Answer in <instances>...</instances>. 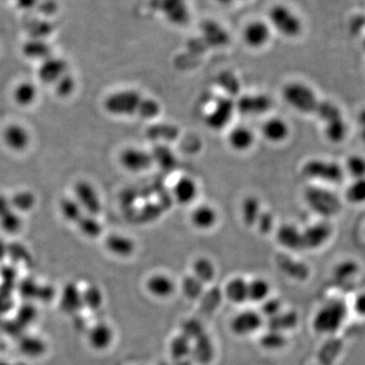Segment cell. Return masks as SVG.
Masks as SVG:
<instances>
[{
    "label": "cell",
    "mask_w": 365,
    "mask_h": 365,
    "mask_svg": "<svg viewBox=\"0 0 365 365\" xmlns=\"http://www.w3.org/2000/svg\"><path fill=\"white\" fill-rule=\"evenodd\" d=\"M267 21L271 29L287 39L300 37L304 30V23L300 16L284 3H275L269 8Z\"/></svg>",
    "instance_id": "obj_1"
},
{
    "label": "cell",
    "mask_w": 365,
    "mask_h": 365,
    "mask_svg": "<svg viewBox=\"0 0 365 365\" xmlns=\"http://www.w3.org/2000/svg\"><path fill=\"white\" fill-rule=\"evenodd\" d=\"M146 98L135 89H121L110 93L104 99V108L113 116H140Z\"/></svg>",
    "instance_id": "obj_2"
},
{
    "label": "cell",
    "mask_w": 365,
    "mask_h": 365,
    "mask_svg": "<svg viewBox=\"0 0 365 365\" xmlns=\"http://www.w3.org/2000/svg\"><path fill=\"white\" fill-rule=\"evenodd\" d=\"M283 98L288 106L302 114L316 113L320 102L316 91L302 81L286 83L283 89Z\"/></svg>",
    "instance_id": "obj_3"
},
{
    "label": "cell",
    "mask_w": 365,
    "mask_h": 365,
    "mask_svg": "<svg viewBox=\"0 0 365 365\" xmlns=\"http://www.w3.org/2000/svg\"><path fill=\"white\" fill-rule=\"evenodd\" d=\"M347 307L341 300H331L316 313L313 328L319 334H333L344 323Z\"/></svg>",
    "instance_id": "obj_4"
},
{
    "label": "cell",
    "mask_w": 365,
    "mask_h": 365,
    "mask_svg": "<svg viewBox=\"0 0 365 365\" xmlns=\"http://www.w3.org/2000/svg\"><path fill=\"white\" fill-rule=\"evenodd\" d=\"M302 175L309 180L327 185H336L344 179V168L338 162L315 159L307 161L302 166Z\"/></svg>",
    "instance_id": "obj_5"
},
{
    "label": "cell",
    "mask_w": 365,
    "mask_h": 365,
    "mask_svg": "<svg viewBox=\"0 0 365 365\" xmlns=\"http://www.w3.org/2000/svg\"><path fill=\"white\" fill-rule=\"evenodd\" d=\"M305 199L309 208L322 217H332L340 212V199L326 188H307L305 192Z\"/></svg>",
    "instance_id": "obj_6"
},
{
    "label": "cell",
    "mask_w": 365,
    "mask_h": 365,
    "mask_svg": "<svg viewBox=\"0 0 365 365\" xmlns=\"http://www.w3.org/2000/svg\"><path fill=\"white\" fill-rule=\"evenodd\" d=\"M243 43L249 48L259 50L264 48L270 42L272 37V29L268 21L253 20L245 23L242 32Z\"/></svg>",
    "instance_id": "obj_7"
},
{
    "label": "cell",
    "mask_w": 365,
    "mask_h": 365,
    "mask_svg": "<svg viewBox=\"0 0 365 365\" xmlns=\"http://www.w3.org/2000/svg\"><path fill=\"white\" fill-rule=\"evenodd\" d=\"M74 199L87 214L97 217L102 211V200L97 189L87 181H78L74 185Z\"/></svg>",
    "instance_id": "obj_8"
},
{
    "label": "cell",
    "mask_w": 365,
    "mask_h": 365,
    "mask_svg": "<svg viewBox=\"0 0 365 365\" xmlns=\"http://www.w3.org/2000/svg\"><path fill=\"white\" fill-rule=\"evenodd\" d=\"M159 10L164 20L176 27H183L191 20L188 0H159Z\"/></svg>",
    "instance_id": "obj_9"
},
{
    "label": "cell",
    "mask_w": 365,
    "mask_h": 365,
    "mask_svg": "<svg viewBox=\"0 0 365 365\" xmlns=\"http://www.w3.org/2000/svg\"><path fill=\"white\" fill-rule=\"evenodd\" d=\"M119 162L126 170L136 174L149 170L155 164L151 153L137 147L124 148L119 155Z\"/></svg>",
    "instance_id": "obj_10"
},
{
    "label": "cell",
    "mask_w": 365,
    "mask_h": 365,
    "mask_svg": "<svg viewBox=\"0 0 365 365\" xmlns=\"http://www.w3.org/2000/svg\"><path fill=\"white\" fill-rule=\"evenodd\" d=\"M263 322V316L261 313L247 309L234 316L230 327L236 336L247 337L258 332L261 329Z\"/></svg>",
    "instance_id": "obj_11"
},
{
    "label": "cell",
    "mask_w": 365,
    "mask_h": 365,
    "mask_svg": "<svg viewBox=\"0 0 365 365\" xmlns=\"http://www.w3.org/2000/svg\"><path fill=\"white\" fill-rule=\"evenodd\" d=\"M273 102L269 96L245 95L236 104V110L245 116H259L272 109Z\"/></svg>",
    "instance_id": "obj_12"
},
{
    "label": "cell",
    "mask_w": 365,
    "mask_h": 365,
    "mask_svg": "<svg viewBox=\"0 0 365 365\" xmlns=\"http://www.w3.org/2000/svg\"><path fill=\"white\" fill-rule=\"evenodd\" d=\"M234 110H236V104L232 100L228 98L219 99L210 113L207 115L205 122L211 129H223L232 120Z\"/></svg>",
    "instance_id": "obj_13"
},
{
    "label": "cell",
    "mask_w": 365,
    "mask_h": 365,
    "mask_svg": "<svg viewBox=\"0 0 365 365\" xmlns=\"http://www.w3.org/2000/svg\"><path fill=\"white\" fill-rule=\"evenodd\" d=\"M68 72V64L59 57L50 56L41 63L38 76L42 82L55 85L59 78Z\"/></svg>",
    "instance_id": "obj_14"
},
{
    "label": "cell",
    "mask_w": 365,
    "mask_h": 365,
    "mask_svg": "<svg viewBox=\"0 0 365 365\" xmlns=\"http://www.w3.org/2000/svg\"><path fill=\"white\" fill-rule=\"evenodd\" d=\"M114 336V331L110 324L99 322L89 329L87 342L93 349L104 351L113 344Z\"/></svg>",
    "instance_id": "obj_15"
},
{
    "label": "cell",
    "mask_w": 365,
    "mask_h": 365,
    "mask_svg": "<svg viewBox=\"0 0 365 365\" xmlns=\"http://www.w3.org/2000/svg\"><path fill=\"white\" fill-rule=\"evenodd\" d=\"M332 236V228L329 224L320 223L309 226L302 230L304 249H319L326 245Z\"/></svg>",
    "instance_id": "obj_16"
},
{
    "label": "cell",
    "mask_w": 365,
    "mask_h": 365,
    "mask_svg": "<svg viewBox=\"0 0 365 365\" xmlns=\"http://www.w3.org/2000/svg\"><path fill=\"white\" fill-rule=\"evenodd\" d=\"M21 225L20 213L12 207L10 198L0 194V228L8 234H16Z\"/></svg>",
    "instance_id": "obj_17"
},
{
    "label": "cell",
    "mask_w": 365,
    "mask_h": 365,
    "mask_svg": "<svg viewBox=\"0 0 365 365\" xmlns=\"http://www.w3.org/2000/svg\"><path fill=\"white\" fill-rule=\"evenodd\" d=\"M149 294L157 298H168L176 291V283L172 277L162 273L151 275L145 283Z\"/></svg>",
    "instance_id": "obj_18"
},
{
    "label": "cell",
    "mask_w": 365,
    "mask_h": 365,
    "mask_svg": "<svg viewBox=\"0 0 365 365\" xmlns=\"http://www.w3.org/2000/svg\"><path fill=\"white\" fill-rule=\"evenodd\" d=\"M3 142L8 148L16 153H21L25 151L31 143V135L27 128L20 124H12L4 130Z\"/></svg>",
    "instance_id": "obj_19"
},
{
    "label": "cell",
    "mask_w": 365,
    "mask_h": 365,
    "mask_svg": "<svg viewBox=\"0 0 365 365\" xmlns=\"http://www.w3.org/2000/svg\"><path fill=\"white\" fill-rule=\"evenodd\" d=\"M215 346L207 333L192 342L191 358L194 364L209 365L214 360Z\"/></svg>",
    "instance_id": "obj_20"
},
{
    "label": "cell",
    "mask_w": 365,
    "mask_h": 365,
    "mask_svg": "<svg viewBox=\"0 0 365 365\" xmlns=\"http://www.w3.org/2000/svg\"><path fill=\"white\" fill-rule=\"evenodd\" d=\"M262 134L267 142L279 144L289 137L290 127L287 122L279 117H272L265 121L262 126Z\"/></svg>",
    "instance_id": "obj_21"
},
{
    "label": "cell",
    "mask_w": 365,
    "mask_h": 365,
    "mask_svg": "<svg viewBox=\"0 0 365 365\" xmlns=\"http://www.w3.org/2000/svg\"><path fill=\"white\" fill-rule=\"evenodd\" d=\"M104 247L116 257L128 258L133 255L136 243L133 239L125 234H112L104 240Z\"/></svg>",
    "instance_id": "obj_22"
},
{
    "label": "cell",
    "mask_w": 365,
    "mask_h": 365,
    "mask_svg": "<svg viewBox=\"0 0 365 365\" xmlns=\"http://www.w3.org/2000/svg\"><path fill=\"white\" fill-rule=\"evenodd\" d=\"M190 219L194 228L197 230H209L217 225L219 221V213L210 205H199L192 211Z\"/></svg>",
    "instance_id": "obj_23"
},
{
    "label": "cell",
    "mask_w": 365,
    "mask_h": 365,
    "mask_svg": "<svg viewBox=\"0 0 365 365\" xmlns=\"http://www.w3.org/2000/svg\"><path fill=\"white\" fill-rule=\"evenodd\" d=\"M255 140V134L245 126L234 127L228 136V143L230 148L238 153H245L251 149Z\"/></svg>",
    "instance_id": "obj_24"
},
{
    "label": "cell",
    "mask_w": 365,
    "mask_h": 365,
    "mask_svg": "<svg viewBox=\"0 0 365 365\" xmlns=\"http://www.w3.org/2000/svg\"><path fill=\"white\" fill-rule=\"evenodd\" d=\"M173 194L177 202L183 205L190 204L197 198V183L191 177H182L175 184Z\"/></svg>",
    "instance_id": "obj_25"
},
{
    "label": "cell",
    "mask_w": 365,
    "mask_h": 365,
    "mask_svg": "<svg viewBox=\"0 0 365 365\" xmlns=\"http://www.w3.org/2000/svg\"><path fill=\"white\" fill-rule=\"evenodd\" d=\"M277 242L290 251L304 249L302 232L294 224H284L277 230Z\"/></svg>",
    "instance_id": "obj_26"
},
{
    "label": "cell",
    "mask_w": 365,
    "mask_h": 365,
    "mask_svg": "<svg viewBox=\"0 0 365 365\" xmlns=\"http://www.w3.org/2000/svg\"><path fill=\"white\" fill-rule=\"evenodd\" d=\"M249 283L243 277H234L226 283L224 296L232 304L242 305L249 300Z\"/></svg>",
    "instance_id": "obj_27"
},
{
    "label": "cell",
    "mask_w": 365,
    "mask_h": 365,
    "mask_svg": "<svg viewBox=\"0 0 365 365\" xmlns=\"http://www.w3.org/2000/svg\"><path fill=\"white\" fill-rule=\"evenodd\" d=\"M192 272L205 285L214 280L217 277V267L208 258L200 257L192 264Z\"/></svg>",
    "instance_id": "obj_28"
},
{
    "label": "cell",
    "mask_w": 365,
    "mask_h": 365,
    "mask_svg": "<svg viewBox=\"0 0 365 365\" xmlns=\"http://www.w3.org/2000/svg\"><path fill=\"white\" fill-rule=\"evenodd\" d=\"M23 55L27 58L33 59V60H45L52 56L51 53V47L48 43L42 39H33L25 43L23 47Z\"/></svg>",
    "instance_id": "obj_29"
},
{
    "label": "cell",
    "mask_w": 365,
    "mask_h": 365,
    "mask_svg": "<svg viewBox=\"0 0 365 365\" xmlns=\"http://www.w3.org/2000/svg\"><path fill=\"white\" fill-rule=\"evenodd\" d=\"M298 323V313L294 311H281L279 315L268 319L269 330L278 331L284 333L285 331L296 328Z\"/></svg>",
    "instance_id": "obj_30"
},
{
    "label": "cell",
    "mask_w": 365,
    "mask_h": 365,
    "mask_svg": "<svg viewBox=\"0 0 365 365\" xmlns=\"http://www.w3.org/2000/svg\"><path fill=\"white\" fill-rule=\"evenodd\" d=\"M249 300L253 302H265L267 298H270L271 285L266 279L257 277L253 280L249 281Z\"/></svg>",
    "instance_id": "obj_31"
},
{
    "label": "cell",
    "mask_w": 365,
    "mask_h": 365,
    "mask_svg": "<svg viewBox=\"0 0 365 365\" xmlns=\"http://www.w3.org/2000/svg\"><path fill=\"white\" fill-rule=\"evenodd\" d=\"M59 209L63 219L68 223L76 224L78 221L85 214L74 198L64 197L59 202Z\"/></svg>",
    "instance_id": "obj_32"
},
{
    "label": "cell",
    "mask_w": 365,
    "mask_h": 365,
    "mask_svg": "<svg viewBox=\"0 0 365 365\" xmlns=\"http://www.w3.org/2000/svg\"><path fill=\"white\" fill-rule=\"evenodd\" d=\"M261 204L255 196H249L242 203L243 221L245 225H255L261 215Z\"/></svg>",
    "instance_id": "obj_33"
},
{
    "label": "cell",
    "mask_w": 365,
    "mask_h": 365,
    "mask_svg": "<svg viewBox=\"0 0 365 365\" xmlns=\"http://www.w3.org/2000/svg\"><path fill=\"white\" fill-rule=\"evenodd\" d=\"M37 87L34 83L23 81L18 85L14 91V99L21 107L31 106L37 99Z\"/></svg>",
    "instance_id": "obj_34"
},
{
    "label": "cell",
    "mask_w": 365,
    "mask_h": 365,
    "mask_svg": "<svg viewBox=\"0 0 365 365\" xmlns=\"http://www.w3.org/2000/svg\"><path fill=\"white\" fill-rule=\"evenodd\" d=\"M170 354L174 362L191 357L192 341L183 334L177 335L170 342Z\"/></svg>",
    "instance_id": "obj_35"
},
{
    "label": "cell",
    "mask_w": 365,
    "mask_h": 365,
    "mask_svg": "<svg viewBox=\"0 0 365 365\" xmlns=\"http://www.w3.org/2000/svg\"><path fill=\"white\" fill-rule=\"evenodd\" d=\"M279 269L287 275L290 278L296 279V280H304L309 275V270L307 267L302 263H296V262L292 261L289 258L284 257L283 259H278L277 261Z\"/></svg>",
    "instance_id": "obj_36"
},
{
    "label": "cell",
    "mask_w": 365,
    "mask_h": 365,
    "mask_svg": "<svg viewBox=\"0 0 365 365\" xmlns=\"http://www.w3.org/2000/svg\"><path fill=\"white\" fill-rule=\"evenodd\" d=\"M10 200L12 207L19 213L31 211L36 206V203H37V198H36L35 194L29 191V190H21V191L16 192L12 197L10 198Z\"/></svg>",
    "instance_id": "obj_37"
},
{
    "label": "cell",
    "mask_w": 365,
    "mask_h": 365,
    "mask_svg": "<svg viewBox=\"0 0 365 365\" xmlns=\"http://www.w3.org/2000/svg\"><path fill=\"white\" fill-rule=\"evenodd\" d=\"M347 125L343 118L328 122L324 126V136L332 143L342 142L347 136Z\"/></svg>",
    "instance_id": "obj_38"
},
{
    "label": "cell",
    "mask_w": 365,
    "mask_h": 365,
    "mask_svg": "<svg viewBox=\"0 0 365 365\" xmlns=\"http://www.w3.org/2000/svg\"><path fill=\"white\" fill-rule=\"evenodd\" d=\"M76 225L78 226V230H80L83 236L89 239L99 238L102 232L101 223L96 219V217L87 214V213L81 217Z\"/></svg>",
    "instance_id": "obj_39"
},
{
    "label": "cell",
    "mask_w": 365,
    "mask_h": 365,
    "mask_svg": "<svg viewBox=\"0 0 365 365\" xmlns=\"http://www.w3.org/2000/svg\"><path fill=\"white\" fill-rule=\"evenodd\" d=\"M181 288H182L184 296L188 300H198V298H201L204 294V284L199 279L196 278L193 274L184 277Z\"/></svg>",
    "instance_id": "obj_40"
},
{
    "label": "cell",
    "mask_w": 365,
    "mask_h": 365,
    "mask_svg": "<svg viewBox=\"0 0 365 365\" xmlns=\"http://www.w3.org/2000/svg\"><path fill=\"white\" fill-rule=\"evenodd\" d=\"M345 199L354 205L365 204V178L352 180L346 188Z\"/></svg>",
    "instance_id": "obj_41"
},
{
    "label": "cell",
    "mask_w": 365,
    "mask_h": 365,
    "mask_svg": "<svg viewBox=\"0 0 365 365\" xmlns=\"http://www.w3.org/2000/svg\"><path fill=\"white\" fill-rule=\"evenodd\" d=\"M345 174H348L352 180L365 178V159L362 155H350L343 166Z\"/></svg>",
    "instance_id": "obj_42"
},
{
    "label": "cell",
    "mask_w": 365,
    "mask_h": 365,
    "mask_svg": "<svg viewBox=\"0 0 365 365\" xmlns=\"http://www.w3.org/2000/svg\"><path fill=\"white\" fill-rule=\"evenodd\" d=\"M153 162L162 168H173L177 164L176 157L173 151L166 145H159L151 153Z\"/></svg>",
    "instance_id": "obj_43"
},
{
    "label": "cell",
    "mask_w": 365,
    "mask_h": 365,
    "mask_svg": "<svg viewBox=\"0 0 365 365\" xmlns=\"http://www.w3.org/2000/svg\"><path fill=\"white\" fill-rule=\"evenodd\" d=\"M260 344L266 350H279L286 344L284 333L268 330L260 339Z\"/></svg>",
    "instance_id": "obj_44"
},
{
    "label": "cell",
    "mask_w": 365,
    "mask_h": 365,
    "mask_svg": "<svg viewBox=\"0 0 365 365\" xmlns=\"http://www.w3.org/2000/svg\"><path fill=\"white\" fill-rule=\"evenodd\" d=\"M316 113L324 123L342 118V113L339 107L331 102H320Z\"/></svg>",
    "instance_id": "obj_45"
},
{
    "label": "cell",
    "mask_w": 365,
    "mask_h": 365,
    "mask_svg": "<svg viewBox=\"0 0 365 365\" xmlns=\"http://www.w3.org/2000/svg\"><path fill=\"white\" fill-rule=\"evenodd\" d=\"M205 333L206 332H205L204 326L198 319L186 320L182 324V328H181V334L187 337L192 342L199 338Z\"/></svg>",
    "instance_id": "obj_46"
},
{
    "label": "cell",
    "mask_w": 365,
    "mask_h": 365,
    "mask_svg": "<svg viewBox=\"0 0 365 365\" xmlns=\"http://www.w3.org/2000/svg\"><path fill=\"white\" fill-rule=\"evenodd\" d=\"M102 300V290L97 286H91L82 294L83 305H87L91 309H99Z\"/></svg>",
    "instance_id": "obj_47"
},
{
    "label": "cell",
    "mask_w": 365,
    "mask_h": 365,
    "mask_svg": "<svg viewBox=\"0 0 365 365\" xmlns=\"http://www.w3.org/2000/svg\"><path fill=\"white\" fill-rule=\"evenodd\" d=\"M54 85L55 89H56L57 95L59 97L66 98L74 93L76 87V81L74 80V76L69 72H67L61 78H59Z\"/></svg>",
    "instance_id": "obj_48"
},
{
    "label": "cell",
    "mask_w": 365,
    "mask_h": 365,
    "mask_svg": "<svg viewBox=\"0 0 365 365\" xmlns=\"http://www.w3.org/2000/svg\"><path fill=\"white\" fill-rule=\"evenodd\" d=\"M283 311V302L278 298H269L262 302L261 315L263 317L271 318L279 315Z\"/></svg>",
    "instance_id": "obj_49"
},
{
    "label": "cell",
    "mask_w": 365,
    "mask_h": 365,
    "mask_svg": "<svg viewBox=\"0 0 365 365\" xmlns=\"http://www.w3.org/2000/svg\"><path fill=\"white\" fill-rule=\"evenodd\" d=\"M357 265L354 262H344V263H341L337 267L336 270H335V275H336L337 278L344 280V279L353 276L357 272Z\"/></svg>",
    "instance_id": "obj_50"
},
{
    "label": "cell",
    "mask_w": 365,
    "mask_h": 365,
    "mask_svg": "<svg viewBox=\"0 0 365 365\" xmlns=\"http://www.w3.org/2000/svg\"><path fill=\"white\" fill-rule=\"evenodd\" d=\"M259 226V230L263 234L270 232L273 226V217L270 213H261L257 223Z\"/></svg>",
    "instance_id": "obj_51"
},
{
    "label": "cell",
    "mask_w": 365,
    "mask_h": 365,
    "mask_svg": "<svg viewBox=\"0 0 365 365\" xmlns=\"http://www.w3.org/2000/svg\"><path fill=\"white\" fill-rule=\"evenodd\" d=\"M354 309L360 316H365V292L356 298Z\"/></svg>",
    "instance_id": "obj_52"
},
{
    "label": "cell",
    "mask_w": 365,
    "mask_h": 365,
    "mask_svg": "<svg viewBox=\"0 0 365 365\" xmlns=\"http://www.w3.org/2000/svg\"><path fill=\"white\" fill-rule=\"evenodd\" d=\"M16 1L18 2L19 5L23 8V10H27V8L35 5L37 0H16Z\"/></svg>",
    "instance_id": "obj_53"
},
{
    "label": "cell",
    "mask_w": 365,
    "mask_h": 365,
    "mask_svg": "<svg viewBox=\"0 0 365 365\" xmlns=\"http://www.w3.org/2000/svg\"><path fill=\"white\" fill-rule=\"evenodd\" d=\"M175 365H194L193 360L191 357L184 358V360H176Z\"/></svg>",
    "instance_id": "obj_54"
},
{
    "label": "cell",
    "mask_w": 365,
    "mask_h": 365,
    "mask_svg": "<svg viewBox=\"0 0 365 365\" xmlns=\"http://www.w3.org/2000/svg\"><path fill=\"white\" fill-rule=\"evenodd\" d=\"M6 253V247L4 245V243L2 241H0V259L4 257Z\"/></svg>",
    "instance_id": "obj_55"
},
{
    "label": "cell",
    "mask_w": 365,
    "mask_h": 365,
    "mask_svg": "<svg viewBox=\"0 0 365 365\" xmlns=\"http://www.w3.org/2000/svg\"><path fill=\"white\" fill-rule=\"evenodd\" d=\"M215 1H217V3L221 4V5L228 6L230 5V4L234 3V0H215Z\"/></svg>",
    "instance_id": "obj_56"
},
{
    "label": "cell",
    "mask_w": 365,
    "mask_h": 365,
    "mask_svg": "<svg viewBox=\"0 0 365 365\" xmlns=\"http://www.w3.org/2000/svg\"><path fill=\"white\" fill-rule=\"evenodd\" d=\"M0 365H12V364H10V362H0Z\"/></svg>",
    "instance_id": "obj_57"
},
{
    "label": "cell",
    "mask_w": 365,
    "mask_h": 365,
    "mask_svg": "<svg viewBox=\"0 0 365 365\" xmlns=\"http://www.w3.org/2000/svg\"><path fill=\"white\" fill-rule=\"evenodd\" d=\"M362 48H364V50L365 51V36L364 40H362Z\"/></svg>",
    "instance_id": "obj_58"
},
{
    "label": "cell",
    "mask_w": 365,
    "mask_h": 365,
    "mask_svg": "<svg viewBox=\"0 0 365 365\" xmlns=\"http://www.w3.org/2000/svg\"><path fill=\"white\" fill-rule=\"evenodd\" d=\"M159 365H170V364H168V362H162V364H159Z\"/></svg>",
    "instance_id": "obj_59"
}]
</instances>
